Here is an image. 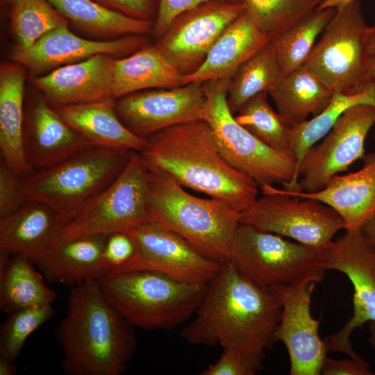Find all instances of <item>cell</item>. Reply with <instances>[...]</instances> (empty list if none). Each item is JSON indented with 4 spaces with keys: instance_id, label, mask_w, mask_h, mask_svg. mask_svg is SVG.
Returning <instances> with one entry per match:
<instances>
[{
    "instance_id": "obj_1",
    "label": "cell",
    "mask_w": 375,
    "mask_h": 375,
    "mask_svg": "<svg viewBox=\"0 0 375 375\" xmlns=\"http://www.w3.org/2000/svg\"><path fill=\"white\" fill-rule=\"evenodd\" d=\"M281 313L280 286L257 285L226 261L181 336L192 344L232 349L260 371Z\"/></svg>"
},
{
    "instance_id": "obj_2",
    "label": "cell",
    "mask_w": 375,
    "mask_h": 375,
    "mask_svg": "<svg viewBox=\"0 0 375 375\" xmlns=\"http://www.w3.org/2000/svg\"><path fill=\"white\" fill-rule=\"evenodd\" d=\"M144 162L181 185L222 200L241 212L257 199L258 184L232 167L204 119L176 124L147 138Z\"/></svg>"
},
{
    "instance_id": "obj_3",
    "label": "cell",
    "mask_w": 375,
    "mask_h": 375,
    "mask_svg": "<svg viewBox=\"0 0 375 375\" xmlns=\"http://www.w3.org/2000/svg\"><path fill=\"white\" fill-rule=\"evenodd\" d=\"M130 324L106 299L97 280L72 287L56 335L68 375H121L136 348Z\"/></svg>"
},
{
    "instance_id": "obj_4",
    "label": "cell",
    "mask_w": 375,
    "mask_h": 375,
    "mask_svg": "<svg viewBox=\"0 0 375 375\" xmlns=\"http://www.w3.org/2000/svg\"><path fill=\"white\" fill-rule=\"evenodd\" d=\"M145 165L148 222L181 235L208 258L226 262L240 212L222 200L188 193L167 172Z\"/></svg>"
},
{
    "instance_id": "obj_5",
    "label": "cell",
    "mask_w": 375,
    "mask_h": 375,
    "mask_svg": "<svg viewBox=\"0 0 375 375\" xmlns=\"http://www.w3.org/2000/svg\"><path fill=\"white\" fill-rule=\"evenodd\" d=\"M97 281L109 303L133 326L171 329L194 315L208 284L152 270L104 274Z\"/></svg>"
},
{
    "instance_id": "obj_6",
    "label": "cell",
    "mask_w": 375,
    "mask_h": 375,
    "mask_svg": "<svg viewBox=\"0 0 375 375\" xmlns=\"http://www.w3.org/2000/svg\"><path fill=\"white\" fill-rule=\"evenodd\" d=\"M134 152L92 146L22 178L24 193L51 208L63 226L118 177Z\"/></svg>"
},
{
    "instance_id": "obj_7",
    "label": "cell",
    "mask_w": 375,
    "mask_h": 375,
    "mask_svg": "<svg viewBox=\"0 0 375 375\" xmlns=\"http://www.w3.org/2000/svg\"><path fill=\"white\" fill-rule=\"evenodd\" d=\"M230 79L204 82L207 95L204 120L212 127L222 154L260 188L281 184L290 190L298 181V162L292 153L274 149L235 120L226 102Z\"/></svg>"
},
{
    "instance_id": "obj_8",
    "label": "cell",
    "mask_w": 375,
    "mask_h": 375,
    "mask_svg": "<svg viewBox=\"0 0 375 375\" xmlns=\"http://www.w3.org/2000/svg\"><path fill=\"white\" fill-rule=\"evenodd\" d=\"M226 261L265 288L290 286L308 277L322 283L326 272L321 249L240 224Z\"/></svg>"
},
{
    "instance_id": "obj_9",
    "label": "cell",
    "mask_w": 375,
    "mask_h": 375,
    "mask_svg": "<svg viewBox=\"0 0 375 375\" xmlns=\"http://www.w3.org/2000/svg\"><path fill=\"white\" fill-rule=\"evenodd\" d=\"M147 199V167L135 151L118 177L61 228L55 245L83 235L127 232L146 223Z\"/></svg>"
},
{
    "instance_id": "obj_10",
    "label": "cell",
    "mask_w": 375,
    "mask_h": 375,
    "mask_svg": "<svg viewBox=\"0 0 375 375\" xmlns=\"http://www.w3.org/2000/svg\"><path fill=\"white\" fill-rule=\"evenodd\" d=\"M260 188L263 196L240 213V224L321 250L344 229L340 215L319 200L288 194L274 186Z\"/></svg>"
},
{
    "instance_id": "obj_11",
    "label": "cell",
    "mask_w": 375,
    "mask_h": 375,
    "mask_svg": "<svg viewBox=\"0 0 375 375\" xmlns=\"http://www.w3.org/2000/svg\"><path fill=\"white\" fill-rule=\"evenodd\" d=\"M367 26L360 0L337 9L302 66L334 93L362 92Z\"/></svg>"
},
{
    "instance_id": "obj_12",
    "label": "cell",
    "mask_w": 375,
    "mask_h": 375,
    "mask_svg": "<svg viewBox=\"0 0 375 375\" xmlns=\"http://www.w3.org/2000/svg\"><path fill=\"white\" fill-rule=\"evenodd\" d=\"M325 270L344 274L353 288V315L337 333L324 338L327 352H342L363 360L353 349V331L375 321V242L361 228L348 230L322 249Z\"/></svg>"
},
{
    "instance_id": "obj_13",
    "label": "cell",
    "mask_w": 375,
    "mask_h": 375,
    "mask_svg": "<svg viewBox=\"0 0 375 375\" xmlns=\"http://www.w3.org/2000/svg\"><path fill=\"white\" fill-rule=\"evenodd\" d=\"M375 124V108L358 104L348 108L322 142L310 148L298 165L299 180L289 193L315 192L365 156V140Z\"/></svg>"
},
{
    "instance_id": "obj_14",
    "label": "cell",
    "mask_w": 375,
    "mask_h": 375,
    "mask_svg": "<svg viewBox=\"0 0 375 375\" xmlns=\"http://www.w3.org/2000/svg\"><path fill=\"white\" fill-rule=\"evenodd\" d=\"M247 10L243 0H212L178 15L154 44L183 76L204 62L223 31Z\"/></svg>"
},
{
    "instance_id": "obj_15",
    "label": "cell",
    "mask_w": 375,
    "mask_h": 375,
    "mask_svg": "<svg viewBox=\"0 0 375 375\" xmlns=\"http://www.w3.org/2000/svg\"><path fill=\"white\" fill-rule=\"evenodd\" d=\"M207 95L203 83L140 91L115 99L117 112L135 135L147 139L168 127L204 119Z\"/></svg>"
},
{
    "instance_id": "obj_16",
    "label": "cell",
    "mask_w": 375,
    "mask_h": 375,
    "mask_svg": "<svg viewBox=\"0 0 375 375\" xmlns=\"http://www.w3.org/2000/svg\"><path fill=\"white\" fill-rule=\"evenodd\" d=\"M127 233L137 252L126 272L152 270L180 281L208 284L221 268L222 263L204 256L181 235L153 223Z\"/></svg>"
},
{
    "instance_id": "obj_17",
    "label": "cell",
    "mask_w": 375,
    "mask_h": 375,
    "mask_svg": "<svg viewBox=\"0 0 375 375\" xmlns=\"http://www.w3.org/2000/svg\"><path fill=\"white\" fill-rule=\"evenodd\" d=\"M314 277L290 286H280L282 313L275 340L283 343L288 353L291 375H319L327 351L319 335V321L311 315Z\"/></svg>"
},
{
    "instance_id": "obj_18",
    "label": "cell",
    "mask_w": 375,
    "mask_h": 375,
    "mask_svg": "<svg viewBox=\"0 0 375 375\" xmlns=\"http://www.w3.org/2000/svg\"><path fill=\"white\" fill-rule=\"evenodd\" d=\"M142 36L128 35L96 41L78 37L65 26L47 33L28 47L16 46L10 53V59L33 73H41L97 54H109L114 57L131 54L144 44Z\"/></svg>"
},
{
    "instance_id": "obj_19",
    "label": "cell",
    "mask_w": 375,
    "mask_h": 375,
    "mask_svg": "<svg viewBox=\"0 0 375 375\" xmlns=\"http://www.w3.org/2000/svg\"><path fill=\"white\" fill-rule=\"evenodd\" d=\"M92 146L42 97L28 106L24 113L23 147L34 171L60 163Z\"/></svg>"
},
{
    "instance_id": "obj_20",
    "label": "cell",
    "mask_w": 375,
    "mask_h": 375,
    "mask_svg": "<svg viewBox=\"0 0 375 375\" xmlns=\"http://www.w3.org/2000/svg\"><path fill=\"white\" fill-rule=\"evenodd\" d=\"M115 63L114 56L97 54L35 77L33 83L53 108L113 98Z\"/></svg>"
},
{
    "instance_id": "obj_21",
    "label": "cell",
    "mask_w": 375,
    "mask_h": 375,
    "mask_svg": "<svg viewBox=\"0 0 375 375\" xmlns=\"http://www.w3.org/2000/svg\"><path fill=\"white\" fill-rule=\"evenodd\" d=\"M269 41V36L246 10L220 35L200 67L183 76L181 85L231 79L237 69Z\"/></svg>"
},
{
    "instance_id": "obj_22",
    "label": "cell",
    "mask_w": 375,
    "mask_h": 375,
    "mask_svg": "<svg viewBox=\"0 0 375 375\" xmlns=\"http://www.w3.org/2000/svg\"><path fill=\"white\" fill-rule=\"evenodd\" d=\"M62 227L51 208L28 200L14 212L0 218V252L21 255L35 262L56 244Z\"/></svg>"
},
{
    "instance_id": "obj_23",
    "label": "cell",
    "mask_w": 375,
    "mask_h": 375,
    "mask_svg": "<svg viewBox=\"0 0 375 375\" xmlns=\"http://www.w3.org/2000/svg\"><path fill=\"white\" fill-rule=\"evenodd\" d=\"M364 166L357 172L336 176L322 190L315 192L285 194L319 200L334 209L344 223V230L361 228L375 213V153L365 157Z\"/></svg>"
},
{
    "instance_id": "obj_24",
    "label": "cell",
    "mask_w": 375,
    "mask_h": 375,
    "mask_svg": "<svg viewBox=\"0 0 375 375\" xmlns=\"http://www.w3.org/2000/svg\"><path fill=\"white\" fill-rule=\"evenodd\" d=\"M60 117L94 146L143 151L147 139L133 133L120 119L115 99L54 107Z\"/></svg>"
},
{
    "instance_id": "obj_25",
    "label": "cell",
    "mask_w": 375,
    "mask_h": 375,
    "mask_svg": "<svg viewBox=\"0 0 375 375\" xmlns=\"http://www.w3.org/2000/svg\"><path fill=\"white\" fill-rule=\"evenodd\" d=\"M25 73L22 65L2 63L0 68L1 159L20 177L34 172L23 147Z\"/></svg>"
},
{
    "instance_id": "obj_26",
    "label": "cell",
    "mask_w": 375,
    "mask_h": 375,
    "mask_svg": "<svg viewBox=\"0 0 375 375\" xmlns=\"http://www.w3.org/2000/svg\"><path fill=\"white\" fill-rule=\"evenodd\" d=\"M108 235H83L56 244L34 264L51 282L74 287L97 280L102 274L101 257Z\"/></svg>"
},
{
    "instance_id": "obj_27",
    "label": "cell",
    "mask_w": 375,
    "mask_h": 375,
    "mask_svg": "<svg viewBox=\"0 0 375 375\" xmlns=\"http://www.w3.org/2000/svg\"><path fill=\"white\" fill-rule=\"evenodd\" d=\"M277 112L290 127L315 116L330 103L334 92L301 66L283 76L269 90Z\"/></svg>"
},
{
    "instance_id": "obj_28",
    "label": "cell",
    "mask_w": 375,
    "mask_h": 375,
    "mask_svg": "<svg viewBox=\"0 0 375 375\" xmlns=\"http://www.w3.org/2000/svg\"><path fill=\"white\" fill-rule=\"evenodd\" d=\"M182 79L155 45L144 47L115 59L113 98L152 88H174L181 85Z\"/></svg>"
},
{
    "instance_id": "obj_29",
    "label": "cell",
    "mask_w": 375,
    "mask_h": 375,
    "mask_svg": "<svg viewBox=\"0 0 375 375\" xmlns=\"http://www.w3.org/2000/svg\"><path fill=\"white\" fill-rule=\"evenodd\" d=\"M0 252V310L6 313L52 304L57 294L43 280L34 262L21 255Z\"/></svg>"
},
{
    "instance_id": "obj_30",
    "label": "cell",
    "mask_w": 375,
    "mask_h": 375,
    "mask_svg": "<svg viewBox=\"0 0 375 375\" xmlns=\"http://www.w3.org/2000/svg\"><path fill=\"white\" fill-rule=\"evenodd\" d=\"M69 22L87 33L105 38L143 35L153 21L128 17L92 0H48Z\"/></svg>"
},
{
    "instance_id": "obj_31",
    "label": "cell",
    "mask_w": 375,
    "mask_h": 375,
    "mask_svg": "<svg viewBox=\"0 0 375 375\" xmlns=\"http://www.w3.org/2000/svg\"><path fill=\"white\" fill-rule=\"evenodd\" d=\"M282 77L272 46L269 42L245 61L228 82L226 102L231 113H237L253 96L269 90Z\"/></svg>"
},
{
    "instance_id": "obj_32",
    "label": "cell",
    "mask_w": 375,
    "mask_h": 375,
    "mask_svg": "<svg viewBox=\"0 0 375 375\" xmlns=\"http://www.w3.org/2000/svg\"><path fill=\"white\" fill-rule=\"evenodd\" d=\"M337 8L316 10L290 28L269 39L282 76L301 67L336 13Z\"/></svg>"
},
{
    "instance_id": "obj_33",
    "label": "cell",
    "mask_w": 375,
    "mask_h": 375,
    "mask_svg": "<svg viewBox=\"0 0 375 375\" xmlns=\"http://www.w3.org/2000/svg\"><path fill=\"white\" fill-rule=\"evenodd\" d=\"M358 104L371 105L375 108V87L354 94L335 93L328 106L320 113L290 127V149L298 165L307 151L329 133L339 117Z\"/></svg>"
},
{
    "instance_id": "obj_34",
    "label": "cell",
    "mask_w": 375,
    "mask_h": 375,
    "mask_svg": "<svg viewBox=\"0 0 375 375\" xmlns=\"http://www.w3.org/2000/svg\"><path fill=\"white\" fill-rule=\"evenodd\" d=\"M268 92H260L246 101L234 117L237 122L268 147L292 153L290 126L268 101Z\"/></svg>"
},
{
    "instance_id": "obj_35",
    "label": "cell",
    "mask_w": 375,
    "mask_h": 375,
    "mask_svg": "<svg viewBox=\"0 0 375 375\" xmlns=\"http://www.w3.org/2000/svg\"><path fill=\"white\" fill-rule=\"evenodd\" d=\"M10 6L11 26L19 47H28L69 23L48 0H13Z\"/></svg>"
},
{
    "instance_id": "obj_36",
    "label": "cell",
    "mask_w": 375,
    "mask_h": 375,
    "mask_svg": "<svg viewBox=\"0 0 375 375\" xmlns=\"http://www.w3.org/2000/svg\"><path fill=\"white\" fill-rule=\"evenodd\" d=\"M324 0H243L247 11L269 39L314 12Z\"/></svg>"
},
{
    "instance_id": "obj_37",
    "label": "cell",
    "mask_w": 375,
    "mask_h": 375,
    "mask_svg": "<svg viewBox=\"0 0 375 375\" xmlns=\"http://www.w3.org/2000/svg\"><path fill=\"white\" fill-rule=\"evenodd\" d=\"M52 304L19 309L10 313L1 327L0 356L11 361L19 356L27 338L53 315Z\"/></svg>"
},
{
    "instance_id": "obj_38",
    "label": "cell",
    "mask_w": 375,
    "mask_h": 375,
    "mask_svg": "<svg viewBox=\"0 0 375 375\" xmlns=\"http://www.w3.org/2000/svg\"><path fill=\"white\" fill-rule=\"evenodd\" d=\"M136 252L135 242L127 232L108 235L101 257L102 274L126 272Z\"/></svg>"
},
{
    "instance_id": "obj_39",
    "label": "cell",
    "mask_w": 375,
    "mask_h": 375,
    "mask_svg": "<svg viewBox=\"0 0 375 375\" xmlns=\"http://www.w3.org/2000/svg\"><path fill=\"white\" fill-rule=\"evenodd\" d=\"M28 201L23 191L22 178L1 159L0 218L14 212Z\"/></svg>"
},
{
    "instance_id": "obj_40",
    "label": "cell",
    "mask_w": 375,
    "mask_h": 375,
    "mask_svg": "<svg viewBox=\"0 0 375 375\" xmlns=\"http://www.w3.org/2000/svg\"><path fill=\"white\" fill-rule=\"evenodd\" d=\"M208 1L212 0H158L152 33L160 38L178 15Z\"/></svg>"
},
{
    "instance_id": "obj_41",
    "label": "cell",
    "mask_w": 375,
    "mask_h": 375,
    "mask_svg": "<svg viewBox=\"0 0 375 375\" xmlns=\"http://www.w3.org/2000/svg\"><path fill=\"white\" fill-rule=\"evenodd\" d=\"M259 372L249 360L232 349H223L219 360L203 369L201 375H254Z\"/></svg>"
},
{
    "instance_id": "obj_42",
    "label": "cell",
    "mask_w": 375,
    "mask_h": 375,
    "mask_svg": "<svg viewBox=\"0 0 375 375\" xmlns=\"http://www.w3.org/2000/svg\"><path fill=\"white\" fill-rule=\"evenodd\" d=\"M109 9L131 17L153 21L158 0H92ZM154 22V21H153Z\"/></svg>"
},
{
    "instance_id": "obj_43",
    "label": "cell",
    "mask_w": 375,
    "mask_h": 375,
    "mask_svg": "<svg viewBox=\"0 0 375 375\" xmlns=\"http://www.w3.org/2000/svg\"><path fill=\"white\" fill-rule=\"evenodd\" d=\"M322 375H373L369 365L365 360L349 359L335 360L326 356L322 364Z\"/></svg>"
},
{
    "instance_id": "obj_44",
    "label": "cell",
    "mask_w": 375,
    "mask_h": 375,
    "mask_svg": "<svg viewBox=\"0 0 375 375\" xmlns=\"http://www.w3.org/2000/svg\"><path fill=\"white\" fill-rule=\"evenodd\" d=\"M375 87V22L365 35V76L362 92Z\"/></svg>"
},
{
    "instance_id": "obj_45",
    "label": "cell",
    "mask_w": 375,
    "mask_h": 375,
    "mask_svg": "<svg viewBox=\"0 0 375 375\" xmlns=\"http://www.w3.org/2000/svg\"><path fill=\"white\" fill-rule=\"evenodd\" d=\"M361 230L369 240L375 242V213L362 224Z\"/></svg>"
},
{
    "instance_id": "obj_46",
    "label": "cell",
    "mask_w": 375,
    "mask_h": 375,
    "mask_svg": "<svg viewBox=\"0 0 375 375\" xmlns=\"http://www.w3.org/2000/svg\"><path fill=\"white\" fill-rule=\"evenodd\" d=\"M17 372L14 361L0 356V375H13Z\"/></svg>"
},
{
    "instance_id": "obj_47",
    "label": "cell",
    "mask_w": 375,
    "mask_h": 375,
    "mask_svg": "<svg viewBox=\"0 0 375 375\" xmlns=\"http://www.w3.org/2000/svg\"><path fill=\"white\" fill-rule=\"evenodd\" d=\"M353 0H324L317 10L326 8H340Z\"/></svg>"
},
{
    "instance_id": "obj_48",
    "label": "cell",
    "mask_w": 375,
    "mask_h": 375,
    "mask_svg": "<svg viewBox=\"0 0 375 375\" xmlns=\"http://www.w3.org/2000/svg\"><path fill=\"white\" fill-rule=\"evenodd\" d=\"M369 332V342L375 349V321H371L367 323Z\"/></svg>"
},
{
    "instance_id": "obj_49",
    "label": "cell",
    "mask_w": 375,
    "mask_h": 375,
    "mask_svg": "<svg viewBox=\"0 0 375 375\" xmlns=\"http://www.w3.org/2000/svg\"><path fill=\"white\" fill-rule=\"evenodd\" d=\"M13 0H1V4L3 5H10Z\"/></svg>"
}]
</instances>
